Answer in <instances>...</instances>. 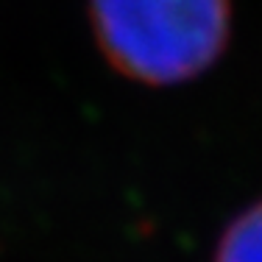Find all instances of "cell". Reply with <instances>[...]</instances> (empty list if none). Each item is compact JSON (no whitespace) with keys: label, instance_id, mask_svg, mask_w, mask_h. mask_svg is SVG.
Instances as JSON below:
<instances>
[{"label":"cell","instance_id":"2","mask_svg":"<svg viewBox=\"0 0 262 262\" xmlns=\"http://www.w3.org/2000/svg\"><path fill=\"white\" fill-rule=\"evenodd\" d=\"M215 262H262V201L226 229Z\"/></svg>","mask_w":262,"mask_h":262},{"label":"cell","instance_id":"1","mask_svg":"<svg viewBox=\"0 0 262 262\" xmlns=\"http://www.w3.org/2000/svg\"><path fill=\"white\" fill-rule=\"evenodd\" d=\"M90 11L109 61L145 84L195 78L229 36V0H90Z\"/></svg>","mask_w":262,"mask_h":262}]
</instances>
